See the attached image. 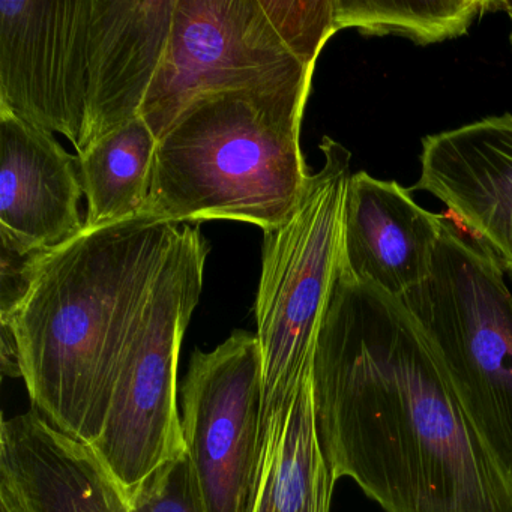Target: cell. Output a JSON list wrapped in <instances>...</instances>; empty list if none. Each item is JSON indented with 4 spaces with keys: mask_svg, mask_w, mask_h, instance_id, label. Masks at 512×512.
Wrapping results in <instances>:
<instances>
[{
    "mask_svg": "<svg viewBox=\"0 0 512 512\" xmlns=\"http://www.w3.org/2000/svg\"><path fill=\"white\" fill-rule=\"evenodd\" d=\"M335 28H353L364 37L397 35L418 46L455 40L488 11L493 0H332Z\"/></svg>",
    "mask_w": 512,
    "mask_h": 512,
    "instance_id": "17",
    "label": "cell"
},
{
    "mask_svg": "<svg viewBox=\"0 0 512 512\" xmlns=\"http://www.w3.org/2000/svg\"><path fill=\"white\" fill-rule=\"evenodd\" d=\"M82 179L52 133L0 107V233L53 251L82 235Z\"/></svg>",
    "mask_w": 512,
    "mask_h": 512,
    "instance_id": "11",
    "label": "cell"
},
{
    "mask_svg": "<svg viewBox=\"0 0 512 512\" xmlns=\"http://www.w3.org/2000/svg\"><path fill=\"white\" fill-rule=\"evenodd\" d=\"M400 299L470 421L512 470V295L499 260L445 220L430 275Z\"/></svg>",
    "mask_w": 512,
    "mask_h": 512,
    "instance_id": "6",
    "label": "cell"
},
{
    "mask_svg": "<svg viewBox=\"0 0 512 512\" xmlns=\"http://www.w3.org/2000/svg\"><path fill=\"white\" fill-rule=\"evenodd\" d=\"M0 511L137 512L88 445L35 410L0 427Z\"/></svg>",
    "mask_w": 512,
    "mask_h": 512,
    "instance_id": "13",
    "label": "cell"
},
{
    "mask_svg": "<svg viewBox=\"0 0 512 512\" xmlns=\"http://www.w3.org/2000/svg\"><path fill=\"white\" fill-rule=\"evenodd\" d=\"M409 191L439 199L512 274V115L488 116L422 139Z\"/></svg>",
    "mask_w": 512,
    "mask_h": 512,
    "instance_id": "10",
    "label": "cell"
},
{
    "mask_svg": "<svg viewBox=\"0 0 512 512\" xmlns=\"http://www.w3.org/2000/svg\"><path fill=\"white\" fill-rule=\"evenodd\" d=\"M209 244L179 226L119 355L103 433L89 446L130 511L185 448L178 407L182 340L199 304Z\"/></svg>",
    "mask_w": 512,
    "mask_h": 512,
    "instance_id": "4",
    "label": "cell"
},
{
    "mask_svg": "<svg viewBox=\"0 0 512 512\" xmlns=\"http://www.w3.org/2000/svg\"><path fill=\"white\" fill-rule=\"evenodd\" d=\"M322 169L308 176L298 205L263 238L257 293L262 356L259 448L266 431L283 428L296 392L313 371L323 316L338 277L349 149L323 137Z\"/></svg>",
    "mask_w": 512,
    "mask_h": 512,
    "instance_id": "5",
    "label": "cell"
},
{
    "mask_svg": "<svg viewBox=\"0 0 512 512\" xmlns=\"http://www.w3.org/2000/svg\"><path fill=\"white\" fill-rule=\"evenodd\" d=\"M49 253L23 247L0 233V323L10 322L22 307Z\"/></svg>",
    "mask_w": 512,
    "mask_h": 512,
    "instance_id": "20",
    "label": "cell"
},
{
    "mask_svg": "<svg viewBox=\"0 0 512 512\" xmlns=\"http://www.w3.org/2000/svg\"><path fill=\"white\" fill-rule=\"evenodd\" d=\"M175 7L176 0H94L88 148L140 116Z\"/></svg>",
    "mask_w": 512,
    "mask_h": 512,
    "instance_id": "14",
    "label": "cell"
},
{
    "mask_svg": "<svg viewBox=\"0 0 512 512\" xmlns=\"http://www.w3.org/2000/svg\"><path fill=\"white\" fill-rule=\"evenodd\" d=\"M334 487L317 434L311 371L283 428H269L260 445L247 512H331Z\"/></svg>",
    "mask_w": 512,
    "mask_h": 512,
    "instance_id": "15",
    "label": "cell"
},
{
    "mask_svg": "<svg viewBox=\"0 0 512 512\" xmlns=\"http://www.w3.org/2000/svg\"><path fill=\"white\" fill-rule=\"evenodd\" d=\"M262 410L257 335L235 331L196 350L182 383V434L208 512H247L256 484Z\"/></svg>",
    "mask_w": 512,
    "mask_h": 512,
    "instance_id": "9",
    "label": "cell"
},
{
    "mask_svg": "<svg viewBox=\"0 0 512 512\" xmlns=\"http://www.w3.org/2000/svg\"><path fill=\"white\" fill-rule=\"evenodd\" d=\"M443 223L397 182L352 173L338 272L400 298L430 275Z\"/></svg>",
    "mask_w": 512,
    "mask_h": 512,
    "instance_id": "12",
    "label": "cell"
},
{
    "mask_svg": "<svg viewBox=\"0 0 512 512\" xmlns=\"http://www.w3.org/2000/svg\"><path fill=\"white\" fill-rule=\"evenodd\" d=\"M94 0H0V107L88 148Z\"/></svg>",
    "mask_w": 512,
    "mask_h": 512,
    "instance_id": "8",
    "label": "cell"
},
{
    "mask_svg": "<svg viewBox=\"0 0 512 512\" xmlns=\"http://www.w3.org/2000/svg\"><path fill=\"white\" fill-rule=\"evenodd\" d=\"M0 368L4 376L23 379L19 344L13 329L8 325H0Z\"/></svg>",
    "mask_w": 512,
    "mask_h": 512,
    "instance_id": "21",
    "label": "cell"
},
{
    "mask_svg": "<svg viewBox=\"0 0 512 512\" xmlns=\"http://www.w3.org/2000/svg\"><path fill=\"white\" fill-rule=\"evenodd\" d=\"M0 512H5V511H0Z\"/></svg>",
    "mask_w": 512,
    "mask_h": 512,
    "instance_id": "23",
    "label": "cell"
},
{
    "mask_svg": "<svg viewBox=\"0 0 512 512\" xmlns=\"http://www.w3.org/2000/svg\"><path fill=\"white\" fill-rule=\"evenodd\" d=\"M313 73L191 101L158 140L145 215L280 227L310 176L301 124Z\"/></svg>",
    "mask_w": 512,
    "mask_h": 512,
    "instance_id": "3",
    "label": "cell"
},
{
    "mask_svg": "<svg viewBox=\"0 0 512 512\" xmlns=\"http://www.w3.org/2000/svg\"><path fill=\"white\" fill-rule=\"evenodd\" d=\"M332 479L385 512H512V470L476 430L400 298L338 272L313 362Z\"/></svg>",
    "mask_w": 512,
    "mask_h": 512,
    "instance_id": "1",
    "label": "cell"
},
{
    "mask_svg": "<svg viewBox=\"0 0 512 512\" xmlns=\"http://www.w3.org/2000/svg\"><path fill=\"white\" fill-rule=\"evenodd\" d=\"M157 148L154 131L137 116L77 155L88 202L86 229L145 215Z\"/></svg>",
    "mask_w": 512,
    "mask_h": 512,
    "instance_id": "16",
    "label": "cell"
},
{
    "mask_svg": "<svg viewBox=\"0 0 512 512\" xmlns=\"http://www.w3.org/2000/svg\"><path fill=\"white\" fill-rule=\"evenodd\" d=\"M263 10L290 52L316 67L329 38L337 34L332 0H260Z\"/></svg>",
    "mask_w": 512,
    "mask_h": 512,
    "instance_id": "18",
    "label": "cell"
},
{
    "mask_svg": "<svg viewBox=\"0 0 512 512\" xmlns=\"http://www.w3.org/2000/svg\"><path fill=\"white\" fill-rule=\"evenodd\" d=\"M181 224L149 215L82 235L47 254L8 325L23 380L53 427L92 446L103 433L131 322Z\"/></svg>",
    "mask_w": 512,
    "mask_h": 512,
    "instance_id": "2",
    "label": "cell"
},
{
    "mask_svg": "<svg viewBox=\"0 0 512 512\" xmlns=\"http://www.w3.org/2000/svg\"><path fill=\"white\" fill-rule=\"evenodd\" d=\"M311 70L281 40L260 0H176L166 52L140 118L160 140L197 97Z\"/></svg>",
    "mask_w": 512,
    "mask_h": 512,
    "instance_id": "7",
    "label": "cell"
},
{
    "mask_svg": "<svg viewBox=\"0 0 512 512\" xmlns=\"http://www.w3.org/2000/svg\"><path fill=\"white\" fill-rule=\"evenodd\" d=\"M500 10L505 11L506 14H508L509 20H511V35H509V38H511L512 43V0L511 2H502V8Z\"/></svg>",
    "mask_w": 512,
    "mask_h": 512,
    "instance_id": "22",
    "label": "cell"
},
{
    "mask_svg": "<svg viewBox=\"0 0 512 512\" xmlns=\"http://www.w3.org/2000/svg\"><path fill=\"white\" fill-rule=\"evenodd\" d=\"M133 511L208 512L187 451L149 479Z\"/></svg>",
    "mask_w": 512,
    "mask_h": 512,
    "instance_id": "19",
    "label": "cell"
}]
</instances>
